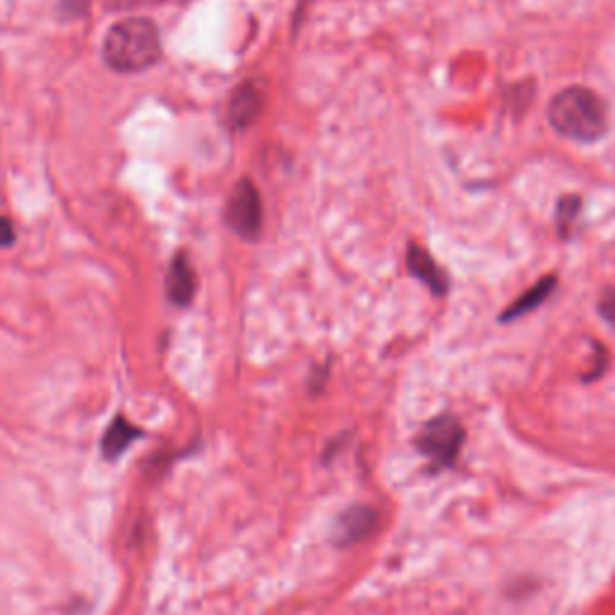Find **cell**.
<instances>
[{"label":"cell","mask_w":615,"mask_h":615,"mask_svg":"<svg viewBox=\"0 0 615 615\" xmlns=\"http://www.w3.org/2000/svg\"><path fill=\"white\" fill-rule=\"evenodd\" d=\"M546 118L560 137L572 142L601 140L608 133V106L587 87H567L548 101Z\"/></svg>","instance_id":"1"},{"label":"cell","mask_w":615,"mask_h":615,"mask_svg":"<svg viewBox=\"0 0 615 615\" xmlns=\"http://www.w3.org/2000/svg\"><path fill=\"white\" fill-rule=\"evenodd\" d=\"M159 58V29L147 17H128L116 22L104 39V61L116 73H140Z\"/></svg>","instance_id":"2"},{"label":"cell","mask_w":615,"mask_h":615,"mask_svg":"<svg viewBox=\"0 0 615 615\" xmlns=\"http://www.w3.org/2000/svg\"><path fill=\"white\" fill-rule=\"evenodd\" d=\"M464 445V426L455 416L440 414L423 423L421 433L416 435V447L423 457H428L438 469L452 467L457 462Z\"/></svg>","instance_id":"3"},{"label":"cell","mask_w":615,"mask_h":615,"mask_svg":"<svg viewBox=\"0 0 615 615\" xmlns=\"http://www.w3.org/2000/svg\"><path fill=\"white\" fill-rule=\"evenodd\" d=\"M226 224L234 231L236 236L246 238V241H255L262 231V200L258 188L253 181L243 178L236 183L234 193L229 197L226 205Z\"/></svg>","instance_id":"4"},{"label":"cell","mask_w":615,"mask_h":615,"mask_svg":"<svg viewBox=\"0 0 615 615\" xmlns=\"http://www.w3.org/2000/svg\"><path fill=\"white\" fill-rule=\"evenodd\" d=\"M380 527V512L370 505H351L342 515L334 519L332 527V541L334 546L349 548L354 543H361L363 539L375 534Z\"/></svg>","instance_id":"5"},{"label":"cell","mask_w":615,"mask_h":615,"mask_svg":"<svg viewBox=\"0 0 615 615\" xmlns=\"http://www.w3.org/2000/svg\"><path fill=\"white\" fill-rule=\"evenodd\" d=\"M406 267H409V272L414 274L421 284H426L428 289H431L433 296H447V291H450V277H447V272L435 262V258L426 248L411 243L409 250H406Z\"/></svg>","instance_id":"6"},{"label":"cell","mask_w":615,"mask_h":615,"mask_svg":"<svg viewBox=\"0 0 615 615\" xmlns=\"http://www.w3.org/2000/svg\"><path fill=\"white\" fill-rule=\"evenodd\" d=\"M555 286H558V277H553V274L539 279V282L531 286V289L524 291V294H519L515 301H512L510 306L498 315V322H512V320L524 318V315H529L531 310H536L548 301V296L553 294Z\"/></svg>","instance_id":"7"},{"label":"cell","mask_w":615,"mask_h":615,"mask_svg":"<svg viewBox=\"0 0 615 615\" xmlns=\"http://www.w3.org/2000/svg\"><path fill=\"white\" fill-rule=\"evenodd\" d=\"M260 111H262V89L255 85V82H246V85L238 87L229 106V118L231 123H234V128L238 130L250 128L255 118L260 116Z\"/></svg>","instance_id":"8"},{"label":"cell","mask_w":615,"mask_h":615,"mask_svg":"<svg viewBox=\"0 0 615 615\" xmlns=\"http://www.w3.org/2000/svg\"><path fill=\"white\" fill-rule=\"evenodd\" d=\"M195 272L185 255H176L166 277V294L176 306H188L195 296Z\"/></svg>","instance_id":"9"},{"label":"cell","mask_w":615,"mask_h":615,"mask_svg":"<svg viewBox=\"0 0 615 615\" xmlns=\"http://www.w3.org/2000/svg\"><path fill=\"white\" fill-rule=\"evenodd\" d=\"M137 438H142L140 428L133 426L128 419H123V416H118V419H113L111 426L106 428L104 438H101V455H104V459H109V462H116L118 457H123L125 452L133 447Z\"/></svg>","instance_id":"10"},{"label":"cell","mask_w":615,"mask_h":615,"mask_svg":"<svg viewBox=\"0 0 615 615\" xmlns=\"http://www.w3.org/2000/svg\"><path fill=\"white\" fill-rule=\"evenodd\" d=\"M579 212H582V197L577 195H563L555 205V229L565 241L575 236Z\"/></svg>","instance_id":"11"},{"label":"cell","mask_w":615,"mask_h":615,"mask_svg":"<svg viewBox=\"0 0 615 615\" xmlns=\"http://www.w3.org/2000/svg\"><path fill=\"white\" fill-rule=\"evenodd\" d=\"M599 315L608 325L615 327V286L603 289V294L599 296Z\"/></svg>","instance_id":"12"},{"label":"cell","mask_w":615,"mask_h":615,"mask_svg":"<svg viewBox=\"0 0 615 615\" xmlns=\"http://www.w3.org/2000/svg\"><path fill=\"white\" fill-rule=\"evenodd\" d=\"M87 8H89V0H61L63 15H68V17L85 15Z\"/></svg>","instance_id":"13"},{"label":"cell","mask_w":615,"mask_h":615,"mask_svg":"<svg viewBox=\"0 0 615 615\" xmlns=\"http://www.w3.org/2000/svg\"><path fill=\"white\" fill-rule=\"evenodd\" d=\"M15 243V226L8 217H0V248H8Z\"/></svg>","instance_id":"14"}]
</instances>
